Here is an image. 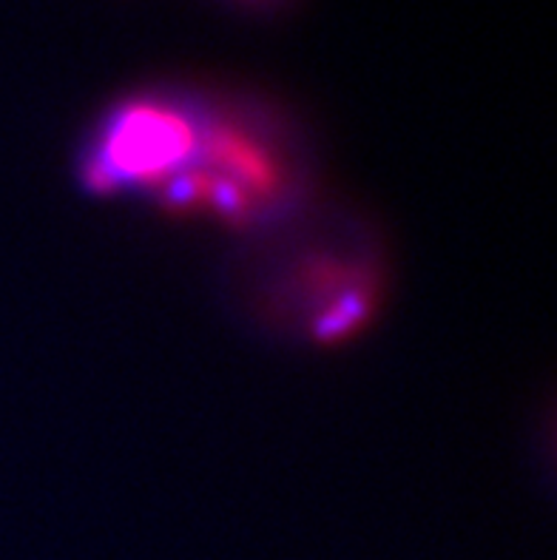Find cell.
<instances>
[{"instance_id": "obj_1", "label": "cell", "mask_w": 557, "mask_h": 560, "mask_svg": "<svg viewBox=\"0 0 557 560\" xmlns=\"http://www.w3.org/2000/svg\"><path fill=\"white\" fill-rule=\"evenodd\" d=\"M197 149L199 122L177 103H128L103 128L94 174L103 185L149 183L185 168Z\"/></svg>"}]
</instances>
